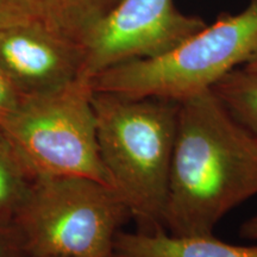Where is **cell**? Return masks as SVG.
<instances>
[{
  "label": "cell",
  "instance_id": "obj_1",
  "mask_svg": "<svg viewBox=\"0 0 257 257\" xmlns=\"http://www.w3.org/2000/svg\"><path fill=\"white\" fill-rule=\"evenodd\" d=\"M257 195V137L213 91L180 101L165 229L213 234L234 207Z\"/></svg>",
  "mask_w": 257,
  "mask_h": 257
},
{
  "label": "cell",
  "instance_id": "obj_12",
  "mask_svg": "<svg viewBox=\"0 0 257 257\" xmlns=\"http://www.w3.org/2000/svg\"><path fill=\"white\" fill-rule=\"evenodd\" d=\"M34 21H46L40 0H0V30Z\"/></svg>",
  "mask_w": 257,
  "mask_h": 257
},
{
  "label": "cell",
  "instance_id": "obj_13",
  "mask_svg": "<svg viewBox=\"0 0 257 257\" xmlns=\"http://www.w3.org/2000/svg\"><path fill=\"white\" fill-rule=\"evenodd\" d=\"M0 257H30L21 233L12 221L0 220Z\"/></svg>",
  "mask_w": 257,
  "mask_h": 257
},
{
  "label": "cell",
  "instance_id": "obj_9",
  "mask_svg": "<svg viewBox=\"0 0 257 257\" xmlns=\"http://www.w3.org/2000/svg\"><path fill=\"white\" fill-rule=\"evenodd\" d=\"M47 23L80 44L121 0H40Z\"/></svg>",
  "mask_w": 257,
  "mask_h": 257
},
{
  "label": "cell",
  "instance_id": "obj_2",
  "mask_svg": "<svg viewBox=\"0 0 257 257\" xmlns=\"http://www.w3.org/2000/svg\"><path fill=\"white\" fill-rule=\"evenodd\" d=\"M101 161L137 221L138 231L165 229L180 102L93 91Z\"/></svg>",
  "mask_w": 257,
  "mask_h": 257
},
{
  "label": "cell",
  "instance_id": "obj_7",
  "mask_svg": "<svg viewBox=\"0 0 257 257\" xmlns=\"http://www.w3.org/2000/svg\"><path fill=\"white\" fill-rule=\"evenodd\" d=\"M82 54L76 41L34 21L0 30V72L19 96L47 94L80 79Z\"/></svg>",
  "mask_w": 257,
  "mask_h": 257
},
{
  "label": "cell",
  "instance_id": "obj_16",
  "mask_svg": "<svg viewBox=\"0 0 257 257\" xmlns=\"http://www.w3.org/2000/svg\"><path fill=\"white\" fill-rule=\"evenodd\" d=\"M242 68L246 69V70H250V72L257 73V53L251 57V59L248 61V62L244 64Z\"/></svg>",
  "mask_w": 257,
  "mask_h": 257
},
{
  "label": "cell",
  "instance_id": "obj_14",
  "mask_svg": "<svg viewBox=\"0 0 257 257\" xmlns=\"http://www.w3.org/2000/svg\"><path fill=\"white\" fill-rule=\"evenodd\" d=\"M19 100L21 96L8 81L4 74L0 72V125L15 111Z\"/></svg>",
  "mask_w": 257,
  "mask_h": 257
},
{
  "label": "cell",
  "instance_id": "obj_8",
  "mask_svg": "<svg viewBox=\"0 0 257 257\" xmlns=\"http://www.w3.org/2000/svg\"><path fill=\"white\" fill-rule=\"evenodd\" d=\"M115 257H257V244L237 245L208 236L179 237L166 230L155 232L120 231Z\"/></svg>",
  "mask_w": 257,
  "mask_h": 257
},
{
  "label": "cell",
  "instance_id": "obj_15",
  "mask_svg": "<svg viewBox=\"0 0 257 257\" xmlns=\"http://www.w3.org/2000/svg\"><path fill=\"white\" fill-rule=\"evenodd\" d=\"M239 236L244 239L257 240V214L240 225Z\"/></svg>",
  "mask_w": 257,
  "mask_h": 257
},
{
  "label": "cell",
  "instance_id": "obj_5",
  "mask_svg": "<svg viewBox=\"0 0 257 257\" xmlns=\"http://www.w3.org/2000/svg\"><path fill=\"white\" fill-rule=\"evenodd\" d=\"M91 82L21 96L3 131L37 176H79L111 186L99 152Z\"/></svg>",
  "mask_w": 257,
  "mask_h": 257
},
{
  "label": "cell",
  "instance_id": "obj_4",
  "mask_svg": "<svg viewBox=\"0 0 257 257\" xmlns=\"http://www.w3.org/2000/svg\"><path fill=\"white\" fill-rule=\"evenodd\" d=\"M131 218L111 186L79 176H37L12 220L30 257H115Z\"/></svg>",
  "mask_w": 257,
  "mask_h": 257
},
{
  "label": "cell",
  "instance_id": "obj_3",
  "mask_svg": "<svg viewBox=\"0 0 257 257\" xmlns=\"http://www.w3.org/2000/svg\"><path fill=\"white\" fill-rule=\"evenodd\" d=\"M257 53V0L237 15H221L161 55L128 61L101 72L93 91L174 101L207 92Z\"/></svg>",
  "mask_w": 257,
  "mask_h": 257
},
{
  "label": "cell",
  "instance_id": "obj_11",
  "mask_svg": "<svg viewBox=\"0 0 257 257\" xmlns=\"http://www.w3.org/2000/svg\"><path fill=\"white\" fill-rule=\"evenodd\" d=\"M231 114L257 137V73L239 67L212 88Z\"/></svg>",
  "mask_w": 257,
  "mask_h": 257
},
{
  "label": "cell",
  "instance_id": "obj_10",
  "mask_svg": "<svg viewBox=\"0 0 257 257\" xmlns=\"http://www.w3.org/2000/svg\"><path fill=\"white\" fill-rule=\"evenodd\" d=\"M34 180V174L0 127V220H14Z\"/></svg>",
  "mask_w": 257,
  "mask_h": 257
},
{
  "label": "cell",
  "instance_id": "obj_6",
  "mask_svg": "<svg viewBox=\"0 0 257 257\" xmlns=\"http://www.w3.org/2000/svg\"><path fill=\"white\" fill-rule=\"evenodd\" d=\"M206 25L180 11L174 0H121L80 42V79L91 82L120 63L161 55Z\"/></svg>",
  "mask_w": 257,
  "mask_h": 257
}]
</instances>
